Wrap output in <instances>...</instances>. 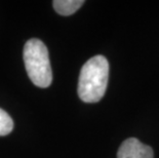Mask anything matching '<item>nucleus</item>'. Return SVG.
<instances>
[{"instance_id":"obj_1","label":"nucleus","mask_w":159,"mask_h":158,"mask_svg":"<svg viewBox=\"0 0 159 158\" xmlns=\"http://www.w3.org/2000/svg\"><path fill=\"white\" fill-rule=\"evenodd\" d=\"M109 78V63L104 56H94L80 70L78 96L85 103H97L106 93Z\"/></svg>"},{"instance_id":"obj_2","label":"nucleus","mask_w":159,"mask_h":158,"mask_svg":"<svg viewBox=\"0 0 159 158\" xmlns=\"http://www.w3.org/2000/svg\"><path fill=\"white\" fill-rule=\"evenodd\" d=\"M24 63L29 78L36 86L48 87L52 82V71L48 50L41 40L32 38L24 46Z\"/></svg>"},{"instance_id":"obj_3","label":"nucleus","mask_w":159,"mask_h":158,"mask_svg":"<svg viewBox=\"0 0 159 158\" xmlns=\"http://www.w3.org/2000/svg\"><path fill=\"white\" fill-rule=\"evenodd\" d=\"M117 158H153V149L136 138H129L120 145Z\"/></svg>"},{"instance_id":"obj_4","label":"nucleus","mask_w":159,"mask_h":158,"mask_svg":"<svg viewBox=\"0 0 159 158\" xmlns=\"http://www.w3.org/2000/svg\"><path fill=\"white\" fill-rule=\"evenodd\" d=\"M83 3V0H55L52 5L59 15L71 16L78 11Z\"/></svg>"},{"instance_id":"obj_5","label":"nucleus","mask_w":159,"mask_h":158,"mask_svg":"<svg viewBox=\"0 0 159 158\" xmlns=\"http://www.w3.org/2000/svg\"><path fill=\"white\" fill-rule=\"evenodd\" d=\"M13 129V121L11 117L0 108V136H6Z\"/></svg>"}]
</instances>
